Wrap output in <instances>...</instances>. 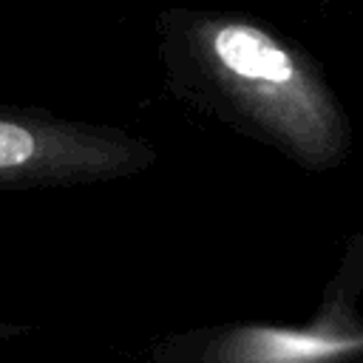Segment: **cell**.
Returning <instances> with one entry per match:
<instances>
[{
  "mask_svg": "<svg viewBox=\"0 0 363 363\" xmlns=\"http://www.w3.org/2000/svg\"><path fill=\"white\" fill-rule=\"evenodd\" d=\"M173 68L213 108L306 170L343 162L352 128L312 57L267 26L227 14H182Z\"/></svg>",
  "mask_w": 363,
  "mask_h": 363,
  "instance_id": "6da1fadb",
  "label": "cell"
},
{
  "mask_svg": "<svg viewBox=\"0 0 363 363\" xmlns=\"http://www.w3.org/2000/svg\"><path fill=\"white\" fill-rule=\"evenodd\" d=\"M153 162L156 150L125 130L0 105V190L111 182Z\"/></svg>",
  "mask_w": 363,
  "mask_h": 363,
  "instance_id": "7a4b0ae2",
  "label": "cell"
},
{
  "mask_svg": "<svg viewBox=\"0 0 363 363\" xmlns=\"http://www.w3.org/2000/svg\"><path fill=\"white\" fill-rule=\"evenodd\" d=\"M363 332H315V329H267L241 326L210 343L207 360H312V357H340L360 354Z\"/></svg>",
  "mask_w": 363,
  "mask_h": 363,
  "instance_id": "3957f363",
  "label": "cell"
}]
</instances>
